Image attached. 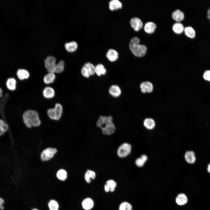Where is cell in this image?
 Masks as SVG:
<instances>
[{"instance_id": "obj_38", "label": "cell", "mask_w": 210, "mask_h": 210, "mask_svg": "<svg viewBox=\"0 0 210 210\" xmlns=\"http://www.w3.org/2000/svg\"><path fill=\"white\" fill-rule=\"evenodd\" d=\"M104 189L106 192H108L110 191V188L106 184L104 185Z\"/></svg>"}, {"instance_id": "obj_17", "label": "cell", "mask_w": 210, "mask_h": 210, "mask_svg": "<svg viewBox=\"0 0 210 210\" xmlns=\"http://www.w3.org/2000/svg\"><path fill=\"white\" fill-rule=\"evenodd\" d=\"M188 198L183 193L179 194L176 199V202L177 204L179 205H183L186 204L188 202Z\"/></svg>"}, {"instance_id": "obj_30", "label": "cell", "mask_w": 210, "mask_h": 210, "mask_svg": "<svg viewBox=\"0 0 210 210\" xmlns=\"http://www.w3.org/2000/svg\"><path fill=\"white\" fill-rule=\"evenodd\" d=\"M8 129V127L7 124L0 119V136L4 134Z\"/></svg>"}, {"instance_id": "obj_11", "label": "cell", "mask_w": 210, "mask_h": 210, "mask_svg": "<svg viewBox=\"0 0 210 210\" xmlns=\"http://www.w3.org/2000/svg\"><path fill=\"white\" fill-rule=\"evenodd\" d=\"M108 92L109 94L114 97H119L121 93V90L120 88L116 85H113L111 86L109 89Z\"/></svg>"}, {"instance_id": "obj_18", "label": "cell", "mask_w": 210, "mask_h": 210, "mask_svg": "<svg viewBox=\"0 0 210 210\" xmlns=\"http://www.w3.org/2000/svg\"><path fill=\"white\" fill-rule=\"evenodd\" d=\"M156 27L154 23L150 22L146 23L144 27L145 31L148 33L151 34L154 32Z\"/></svg>"}, {"instance_id": "obj_37", "label": "cell", "mask_w": 210, "mask_h": 210, "mask_svg": "<svg viewBox=\"0 0 210 210\" xmlns=\"http://www.w3.org/2000/svg\"><path fill=\"white\" fill-rule=\"evenodd\" d=\"M4 202V200L0 197V209H3L4 208L3 206Z\"/></svg>"}, {"instance_id": "obj_31", "label": "cell", "mask_w": 210, "mask_h": 210, "mask_svg": "<svg viewBox=\"0 0 210 210\" xmlns=\"http://www.w3.org/2000/svg\"><path fill=\"white\" fill-rule=\"evenodd\" d=\"M132 207L131 204L127 202H122L119 206V210H132Z\"/></svg>"}, {"instance_id": "obj_10", "label": "cell", "mask_w": 210, "mask_h": 210, "mask_svg": "<svg viewBox=\"0 0 210 210\" xmlns=\"http://www.w3.org/2000/svg\"><path fill=\"white\" fill-rule=\"evenodd\" d=\"M140 88L141 92L144 93L146 92L151 93L153 90V84L149 81L144 82L141 83L140 85Z\"/></svg>"}, {"instance_id": "obj_28", "label": "cell", "mask_w": 210, "mask_h": 210, "mask_svg": "<svg viewBox=\"0 0 210 210\" xmlns=\"http://www.w3.org/2000/svg\"><path fill=\"white\" fill-rule=\"evenodd\" d=\"M16 81L13 78H8L6 82V85L8 88L11 90H14L16 88Z\"/></svg>"}, {"instance_id": "obj_25", "label": "cell", "mask_w": 210, "mask_h": 210, "mask_svg": "<svg viewBox=\"0 0 210 210\" xmlns=\"http://www.w3.org/2000/svg\"><path fill=\"white\" fill-rule=\"evenodd\" d=\"M144 126L147 129L151 130L155 126V123L154 120L151 118H146L144 122Z\"/></svg>"}, {"instance_id": "obj_13", "label": "cell", "mask_w": 210, "mask_h": 210, "mask_svg": "<svg viewBox=\"0 0 210 210\" xmlns=\"http://www.w3.org/2000/svg\"><path fill=\"white\" fill-rule=\"evenodd\" d=\"M82 205L83 208L85 210H90L94 207V201L90 198H86L83 201Z\"/></svg>"}, {"instance_id": "obj_5", "label": "cell", "mask_w": 210, "mask_h": 210, "mask_svg": "<svg viewBox=\"0 0 210 210\" xmlns=\"http://www.w3.org/2000/svg\"><path fill=\"white\" fill-rule=\"evenodd\" d=\"M81 73L84 77L86 78L89 77L95 74V66L90 62L85 63L81 69Z\"/></svg>"}, {"instance_id": "obj_4", "label": "cell", "mask_w": 210, "mask_h": 210, "mask_svg": "<svg viewBox=\"0 0 210 210\" xmlns=\"http://www.w3.org/2000/svg\"><path fill=\"white\" fill-rule=\"evenodd\" d=\"M62 107L59 103L56 104L54 108H50L47 111V114L51 119L58 120L61 118L62 113Z\"/></svg>"}, {"instance_id": "obj_42", "label": "cell", "mask_w": 210, "mask_h": 210, "mask_svg": "<svg viewBox=\"0 0 210 210\" xmlns=\"http://www.w3.org/2000/svg\"><path fill=\"white\" fill-rule=\"evenodd\" d=\"M32 210H38L37 209H33Z\"/></svg>"}, {"instance_id": "obj_1", "label": "cell", "mask_w": 210, "mask_h": 210, "mask_svg": "<svg viewBox=\"0 0 210 210\" xmlns=\"http://www.w3.org/2000/svg\"><path fill=\"white\" fill-rule=\"evenodd\" d=\"M96 125L102 130L103 133L109 135L112 134L115 130V127L113 123L112 117L100 116L99 118Z\"/></svg>"}, {"instance_id": "obj_40", "label": "cell", "mask_w": 210, "mask_h": 210, "mask_svg": "<svg viewBox=\"0 0 210 210\" xmlns=\"http://www.w3.org/2000/svg\"><path fill=\"white\" fill-rule=\"evenodd\" d=\"M207 170L208 172L210 173V163L208 165Z\"/></svg>"}, {"instance_id": "obj_34", "label": "cell", "mask_w": 210, "mask_h": 210, "mask_svg": "<svg viewBox=\"0 0 210 210\" xmlns=\"http://www.w3.org/2000/svg\"><path fill=\"white\" fill-rule=\"evenodd\" d=\"M50 210H58L59 206L57 202L54 200H50L48 203Z\"/></svg>"}, {"instance_id": "obj_8", "label": "cell", "mask_w": 210, "mask_h": 210, "mask_svg": "<svg viewBox=\"0 0 210 210\" xmlns=\"http://www.w3.org/2000/svg\"><path fill=\"white\" fill-rule=\"evenodd\" d=\"M57 152V150L53 148H48L44 150L41 154V160L46 161L49 160L53 157Z\"/></svg>"}, {"instance_id": "obj_35", "label": "cell", "mask_w": 210, "mask_h": 210, "mask_svg": "<svg viewBox=\"0 0 210 210\" xmlns=\"http://www.w3.org/2000/svg\"><path fill=\"white\" fill-rule=\"evenodd\" d=\"M64 62L62 60H60L56 65L55 72L58 73L62 72L64 70Z\"/></svg>"}, {"instance_id": "obj_3", "label": "cell", "mask_w": 210, "mask_h": 210, "mask_svg": "<svg viewBox=\"0 0 210 210\" xmlns=\"http://www.w3.org/2000/svg\"><path fill=\"white\" fill-rule=\"evenodd\" d=\"M140 39L136 37L132 38L129 43V47L132 53L137 57H142L146 54L147 51L146 46L139 44Z\"/></svg>"}, {"instance_id": "obj_41", "label": "cell", "mask_w": 210, "mask_h": 210, "mask_svg": "<svg viewBox=\"0 0 210 210\" xmlns=\"http://www.w3.org/2000/svg\"><path fill=\"white\" fill-rule=\"evenodd\" d=\"M3 92L1 89L0 88V97H1L2 96Z\"/></svg>"}, {"instance_id": "obj_20", "label": "cell", "mask_w": 210, "mask_h": 210, "mask_svg": "<svg viewBox=\"0 0 210 210\" xmlns=\"http://www.w3.org/2000/svg\"><path fill=\"white\" fill-rule=\"evenodd\" d=\"M64 46L66 50L70 52L75 51L78 47L77 43L74 41L67 42L65 43Z\"/></svg>"}, {"instance_id": "obj_9", "label": "cell", "mask_w": 210, "mask_h": 210, "mask_svg": "<svg viewBox=\"0 0 210 210\" xmlns=\"http://www.w3.org/2000/svg\"><path fill=\"white\" fill-rule=\"evenodd\" d=\"M130 23L131 27L136 31L140 30L143 25L141 20L137 17L132 18L130 20Z\"/></svg>"}, {"instance_id": "obj_33", "label": "cell", "mask_w": 210, "mask_h": 210, "mask_svg": "<svg viewBox=\"0 0 210 210\" xmlns=\"http://www.w3.org/2000/svg\"><path fill=\"white\" fill-rule=\"evenodd\" d=\"M57 176L60 180H65L67 177L66 172L63 169L59 170L57 173Z\"/></svg>"}, {"instance_id": "obj_2", "label": "cell", "mask_w": 210, "mask_h": 210, "mask_svg": "<svg viewBox=\"0 0 210 210\" xmlns=\"http://www.w3.org/2000/svg\"><path fill=\"white\" fill-rule=\"evenodd\" d=\"M24 122L26 125L29 128L33 126L37 127L41 124L37 112L33 110H28L24 112L23 116Z\"/></svg>"}, {"instance_id": "obj_36", "label": "cell", "mask_w": 210, "mask_h": 210, "mask_svg": "<svg viewBox=\"0 0 210 210\" xmlns=\"http://www.w3.org/2000/svg\"><path fill=\"white\" fill-rule=\"evenodd\" d=\"M106 184L109 187L110 192H113L115 191L117 183L114 180L112 179L108 180L106 181Z\"/></svg>"}, {"instance_id": "obj_15", "label": "cell", "mask_w": 210, "mask_h": 210, "mask_svg": "<svg viewBox=\"0 0 210 210\" xmlns=\"http://www.w3.org/2000/svg\"><path fill=\"white\" fill-rule=\"evenodd\" d=\"M172 17L176 21L179 22L183 20L184 18V13L179 9H177L172 13Z\"/></svg>"}, {"instance_id": "obj_21", "label": "cell", "mask_w": 210, "mask_h": 210, "mask_svg": "<svg viewBox=\"0 0 210 210\" xmlns=\"http://www.w3.org/2000/svg\"><path fill=\"white\" fill-rule=\"evenodd\" d=\"M106 72L104 66L102 64H99L95 66V72L98 76H101L106 74Z\"/></svg>"}, {"instance_id": "obj_16", "label": "cell", "mask_w": 210, "mask_h": 210, "mask_svg": "<svg viewBox=\"0 0 210 210\" xmlns=\"http://www.w3.org/2000/svg\"><path fill=\"white\" fill-rule=\"evenodd\" d=\"M122 4L118 0H112L109 3V8L111 10H114L121 8Z\"/></svg>"}, {"instance_id": "obj_23", "label": "cell", "mask_w": 210, "mask_h": 210, "mask_svg": "<svg viewBox=\"0 0 210 210\" xmlns=\"http://www.w3.org/2000/svg\"><path fill=\"white\" fill-rule=\"evenodd\" d=\"M96 177L95 172L92 170H87L85 174V179L86 182L90 183L91 181V179H94Z\"/></svg>"}, {"instance_id": "obj_29", "label": "cell", "mask_w": 210, "mask_h": 210, "mask_svg": "<svg viewBox=\"0 0 210 210\" xmlns=\"http://www.w3.org/2000/svg\"><path fill=\"white\" fill-rule=\"evenodd\" d=\"M147 160V156L145 155H143L140 158H137L136 160L135 164L137 166L141 167L144 165Z\"/></svg>"}, {"instance_id": "obj_19", "label": "cell", "mask_w": 210, "mask_h": 210, "mask_svg": "<svg viewBox=\"0 0 210 210\" xmlns=\"http://www.w3.org/2000/svg\"><path fill=\"white\" fill-rule=\"evenodd\" d=\"M55 94L54 90L50 87H46L44 88L43 91V95L46 98H53Z\"/></svg>"}, {"instance_id": "obj_39", "label": "cell", "mask_w": 210, "mask_h": 210, "mask_svg": "<svg viewBox=\"0 0 210 210\" xmlns=\"http://www.w3.org/2000/svg\"><path fill=\"white\" fill-rule=\"evenodd\" d=\"M207 17L210 21V8L208 10L207 12Z\"/></svg>"}, {"instance_id": "obj_14", "label": "cell", "mask_w": 210, "mask_h": 210, "mask_svg": "<svg viewBox=\"0 0 210 210\" xmlns=\"http://www.w3.org/2000/svg\"><path fill=\"white\" fill-rule=\"evenodd\" d=\"M185 158L186 161L191 164L194 163L196 160L195 153L192 151H187L185 153Z\"/></svg>"}, {"instance_id": "obj_22", "label": "cell", "mask_w": 210, "mask_h": 210, "mask_svg": "<svg viewBox=\"0 0 210 210\" xmlns=\"http://www.w3.org/2000/svg\"><path fill=\"white\" fill-rule=\"evenodd\" d=\"M17 76L20 80L27 79L29 76V74L27 71L23 69H18L17 73Z\"/></svg>"}, {"instance_id": "obj_6", "label": "cell", "mask_w": 210, "mask_h": 210, "mask_svg": "<svg viewBox=\"0 0 210 210\" xmlns=\"http://www.w3.org/2000/svg\"><path fill=\"white\" fill-rule=\"evenodd\" d=\"M55 57L52 56H49L45 60V66L49 73H54L55 72L56 64Z\"/></svg>"}, {"instance_id": "obj_7", "label": "cell", "mask_w": 210, "mask_h": 210, "mask_svg": "<svg viewBox=\"0 0 210 210\" xmlns=\"http://www.w3.org/2000/svg\"><path fill=\"white\" fill-rule=\"evenodd\" d=\"M131 150V145L127 143H124L121 145L117 150V154L120 158H124L127 156L130 153Z\"/></svg>"}, {"instance_id": "obj_26", "label": "cell", "mask_w": 210, "mask_h": 210, "mask_svg": "<svg viewBox=\"0 0 210 210\" xmlns=\"http://www.w3.org/2000/svg\"><path fill=\"white\" fill-rule=\"evenodd\" d=\"M184 28L182 24L179 22L175 23L173 25L172 29L174 32L176 34L182 33L184 30Z\"/></svg>"}, {"instance_id": "obj_24", "label": "cell", "mask_w": 210, "mask_h": 210, "mask_svg": "<svg viewBox=\"0 0 210 210\" xmlns=\"http://www.w3.org/2000/svg\"><path fill=\"white\" fill-rule=\"evenodd\" d=\"M184 31L185 35L188 37L192 38L195 37V32L192 27H186L184 28Z\"/></svg>"}, {"instance_id": "obj_32", "label": "cell", "mask_w": 210, "mask_h": 210, "mask_svg": "<svg viewBox=\"0 0 210 210\" xmlns=\"http://www.w3.org/2000/svg\"><path fill=\"white\" fill-rule=\"evenodd\" d=\"M202 77L204 81L210 83V69H207L205 70L202 73Z\"/></svg>"}, {"instance_id": "obj_27", "label": "cell", "mask_w": 210, "mask_h": 210, "mask_svg": "<svg viewBox=\"0 0 210 210\" xmlns=\"http://www.w3.org/2000/svg\"><path fill=\"white\" fill-rule=\"evenodd\" d=\"M55 78V76L53 73H49L44 77L43 81L46 84H49L53 83Z\"/></svg>"}, {"instance_id": "obj_12", "label": "cell", "mask_w": 210, "mask_h": 210, "mask_svg": "<svg viewBox=\"0 0 210 210\" xmlns=\"http://www.w3.org/2000/svg\"><path fill=\"white\" fill-rule=\"evenodd\" d=\"M106 57L109 61L111 62L116 61L118 57V54L115 50L111 49L107 51Z\"/></svg>"}]
</instances>
